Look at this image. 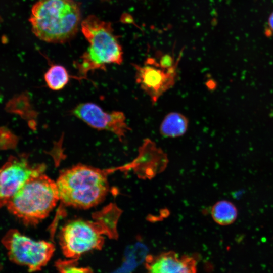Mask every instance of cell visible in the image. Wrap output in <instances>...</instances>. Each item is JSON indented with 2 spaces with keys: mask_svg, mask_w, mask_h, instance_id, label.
Returning a JSON list of instances; mask_svg holds the SVG:
<instances>
[{
  "mask_svg": "<svg viewBox=\"0 0 273 273\" xmlns=\"http://www.w3.org/2000/svg\"><path fill=\"white\" fill-rule=\"evenodd\" d=\"M56 183L60 200L67 206L81 209L100 203L109 189L105 172L81 164L63 170Z\"/></svg>",
  "mask_w": 273,
  "mask_h": 273,
  "instance_id": "cell-3",
  "label": "cell"
},
{
  "mask_svg": "<svg viewBox=\"0 0 273 273\" xmlns=\"http://www.w3.org/2000/svg\"><path fill=\"white\" fill-rule=\"evenodd\" d=\"M2 243L9 259L30 272L40 270L45 266L55 249L51 242L33 240L16 229L9 230L3 237Z\"/></svg>",
  "mask_w": 273,
  "mask_h": 273,
  "instance_id": "cell-5",
  "label": "cell"
},
{
  "mask_svg": "<svg viewBox=\"0 0 273 273\" xmlns=\"http://www.w3.org/2000/svg\"><path fill=\"white\" fill-rule=\"evenodd\" d=\"M70 76L67 69L60 65H52L44 75L48 87L52 90L58 91L64 88Z\"/></svg>",
  "mask_w": 273,
  "mask_h": 273,
  "instance_id": "cell-14",
  "label": "cell"
},
{
  "mask_svg": "<svg viewBox=\"0 0 273 273\" xmlns=\"http://www.w3.org/2000/svg\"><path fill=\"white\" fill-rule=\"evenodd\" d=\"M168 163L167 154L154 141L147 138L139 147L136 157L120 168L131 169L140 178L151 179L163 172Z\"/></svg>",
  "mask_w": 273,
  "mask_h": 273,
  "instance_id": "cell-10",
  "label": "cell"
},
{
  "mask_svg": "<svg viewBox=\"0 0 273 273\" xmlns=\"http://www.w3.org/2000/svg\"><path fill=\"white\" fill-rule=\"evenodd\" d=\"M77 259H69V260H58L56 263V267L60 272H88L92 270L87 267L77 266Z\"/></svg>",
  "mask_w": 273,
  "mask_h": 273,
  "instance_id": "cell-16",
  "label": "cell"
},
{
  "mask_svg": "<svg viewBox=\"0 0 273 273\" xmlns=\"http://www.w3.org/2000/svg\"><path fill=\"white\" fill-rule=\"evenodd\" d=\"M80 27L89 45L80 61L75 63L77 74L74 78L86 79L91 71L105 70L107 65L122 63V49L110 22L90 15L81 22Z\"/></svg>",
  "mask_w": 273,
  "mask_h": 273,
  "instance_id": "cell-2",
  "label": "cell"
},
{
  "mask_svg": "<svg viewBox=\"0 0 273 273\" xmlns=\"http://www.w3.org/2000/svg\"><path fill=\"white\" fill-rule=\"evenodd\" d=\"M197 265V261L192 256H179L172 251L149 255L145 260V267L150 272H195Z\"/></svg>",
  "mask_w": 273,
  "mask_h": 273,
  "instance_id": "cell-11",
  "label": "cell"
},
{
  "mask_svg": "<svg viewBox=\"0 0 273 273\" xmlns=\"http://www.w3.org/2000/svg\"><path fill=\"white\" fill-rule=\"evenodd\" d=\"M73 114L89 126L98 130L110 131L115 134L120 141L130 130L122 112H106L93 103L78 104L72 110Z\"/></svg>",
  "mask_w": 273,
  "mask_h": 273,
  "instance_id": "cell-8",
  "label": "cell"
},
{
  "mask_svg": "<svg viewBox=\"0 0 273 273\" xmlns=\"http://www.w3.org/2000/svg\"><path fill=\"white\" fill-rule=\"evenodd\" d=\"M44 164H32L26 155L11 156L0 167V208L30 178L44 172Z\"/></svg>",
  "mask_w": 273,
  "mask_h": 273,
  "instance_id": "cell-7",
  "label": "cell"
},
{
  "mask_svg": "<svg viewBox=\"0 0 273 273\" xmlns=\"http://www.w3.org/2000/svg\"><path fill=\"white\" fill-rule=\"evenodd\" d=\"M135 81L149 97L152 104L173 86L177 76V66L164 69L147 61L143 66L134 65Z\"/></svg>",
  "mask_w": 273,
  "mask_h": 273,
  "instance_id": "cell-9",
  "label": "cell"
},
{
  "mask_svg": "<svg viewBox=\"0 0 273 273\" xmlns=\"http://www.w3.org/2000/svg\"><path fill=\"white\" fill-rule=\"evenodd\" d=\"M105 228L99 221L75 220L61 229L59 243L63 254L69 259H77L83 254L101 249L104 243Z\"/></svg>",
  "mask_w": 273,
  "mask_h": 273,
  "instance_id": "cell-6",
  "label": "cell"
},
{
  "mask_svg": "<svg viewBox=\"0 0 273 273\" xmlns=\"http://www.w3.org/2000/svg\"><path fill=\"white\" fill-rule=\"evenodd\" d=\"M81 17L80 6L74 0H38L31 8L29 20L38 38L59 43L75 36Z\"/></svg>",
  "mask_w": 273,
  "mask_h": 273,
  "instance_id": "cell-1",
  "label": "cell"
},
{
  "mask_svg": "<svg viewBox=\"0 0 273 273\" xmlns=\"http://www.w3.org/2000/svg\"><path fill=\"white\" fill-rule=\"evenodd\" d=\"M269 25L273 30V13L270 15L269 18Z\"/></svg>",
  "mask_w": 273,
  "mask_h": 273,
  "instance_id": "cell-17",
  "label": "cell"
},
{
  "mask_svg": "<svg viewBox=\"0 0 273 273\" xmlns=\"http://www.w3.org/2000/svg\"><path fill=\"white\" fill-rule=\"evenodd\" d=\"M211 216L214 221L221 225L233 223L237 217V210L230 201L221 200L216 202L212 207Z\"/></svg>",
  "mask_w": 273,
  "mask_h": 273,
  "instance_id": "cell-13",
  "label": "cell"
},
{
  "mask_svg": "<svg viewBox=\"0 0 273 273\" xmlns=\"http://www.w3.org/2000/svg\"><path fill=\"white\" fill-rule=\"evenodd\" d=\"M127 253L126 260L122 266V271H131L146 257L147 248L142 243H138Z\"/></svg>",
  "mask_w": 273,
  "mask_h": 273,
  "instance_id": "cell-15",
  "label": "cell"
},
{
  "mask_svg": "<svg viewBox=\"0 0 273 273\" xmlns=\"http://www.w3.org/2000/svg\"><path fill=\"white\" fill-rule=\"evenodd\" d=\"M59 200L56 181L42 172L28 179L6 207L25 225H34L49 215Z\"/></svg>",
  "mask_w": 273,
  "mask_h": 273,
  "instance_id": "cell-4",
  "label": "cell"
},
{
  "mask_svg": "<svg viewBox=\"0 0 273 273\" xmlns=\"http://www.w3.org/2000/svg\"><path fill=\"white\" fill-rule=\"evenodd\" d=\"M189 120L183 114L177 112L167 114L162 121L160 127V134L166 138H178L187 132Z\"/></svg>",
  "mask_w": 273,
  "mask_h": 273,
  "instance_id": "cell-12",
  "label": "cell"
}]
</instances>
